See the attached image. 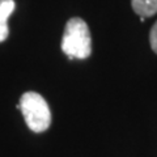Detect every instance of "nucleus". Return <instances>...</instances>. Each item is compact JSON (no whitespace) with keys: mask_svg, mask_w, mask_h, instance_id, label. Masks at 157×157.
I'll list each match as a JSON object with an SVG mask.
<instances>
[{"mask_svg":"<svg viewBox=\"0 0 157 157\" xmlns=\"http://www.w3.org/2000/svg\"><path fill=\"white\" fill-rule=\"evenodd\" d=\"M21 110L28 127L33 132H43L51 124V111L47 102L36 92H26L20 98Z\"/></svg>","mask_w":157,"mask_h":157,"instance_id":"nucleus-2","label":"nucleus"},{"mask_svg":"<svg viewBox=\"0 0 157 157\" xmlns=\"http://www.w3.org/2000/svg\"><path fill=\"white\" fill-rule=\"evenodd\" d=\"M16 8L14 0H0V43L8 38V18Z\"/></svg>","mask_w":157,"mask_h":157,"instance_id":"nucleus-3","label":"nucleus"},{"mask_svg":"<svg viewBox=\"0 0 157 157\" xmlns=\"http://www.w3.org/2000/svg\"><path fill=\"white\" fill-rule=\"evenodd\" d=\"M62 51L68 58L86 59L92 54V38L86 22L80 17L68 20L62 39Z\"/></svg>","mask_w":157,"mask_h":157,"instance_id":"nucleus-1","label":"nucleus"},{"mask_svg":"<svg viewBox=\"0 0 157 157\" xmlns=\"http://www.w3.org/2000/svg\"><path fill=\"white\" fill-rule=\"evenodd\" d=\"M134 12L140 17H151L157 13V0H131Z\"/></svg>","mask_w":157,"mask_h":157,"instance_id":"nucleus-4","label":"nucleus"},{"mask_svg":"<svg viewBox=\"0 0 157 157\" xmlns=\"http://www.w3.org/2000/svg\"><path fill=\"white\" fill-rule=\"evenodd\" d=\"M149 42H151V47L156 54H157V21L153 25V28L151 29L149 33Z\"/></svg>","mask_w":157,"mask_h":157,"instance_id":"nucleus-5","label":"nucleus"}]
</instances>
